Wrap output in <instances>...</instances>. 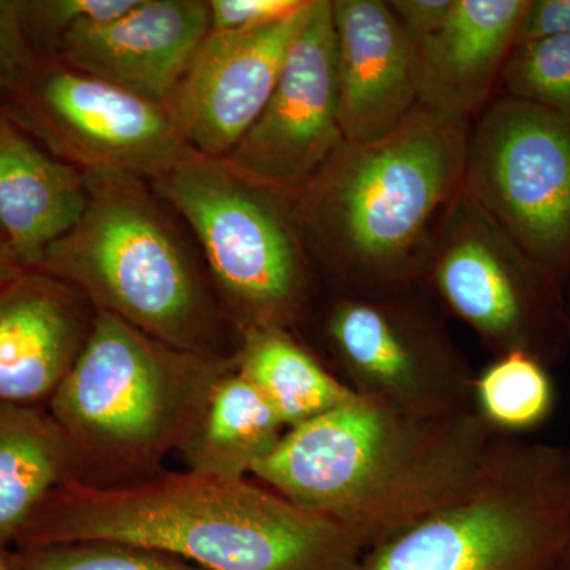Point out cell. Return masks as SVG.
I'll list each match as a JSON object with an SVG mask.
<instances>
[{
  "label": "cell",
  "instance_id": "ba28073f",
  "mask_svg": "<svg viewBox=\"0 0 570 570\" xmlns=\"http://www.w3.org/2000/svg\"><path fill=\"white\" fill-rule=\"evenodd\" d=\"M417 285L493 356L521 352L549 367L568 355L560 279L524 253L463 187L431 235Z\"/></svg>",
  "mask_w": 570,
  "mask_h": 570
},
{
  "label": "cell",
  "instance_id": "5b68a950",
  "mask_svg": "<svg viewBox=\"0 0 570 570\" xmlns=\"http://www.w3.org/2000/svg\"><path fill=\"white\" fill-rule=\"evenodd\" d=\"M85 175V214L48 247L37 269L77 288L96 311L163 343L220 354L214 341L223 314L154 198L151 184L130 175Z\"/></svg>",
  "mask_w": 570,
  "mask_h": 570
},
{
  "label": "cell",
  "instance_id": "83f0119b",
  "mask_svg": "<svg viewBox=\"0 0 570 570\" xmlns=\"http://www.w3.org/2000/svg\"><path fill=\"white\" fill-rule=\"evenodd\" d=\"M455 0H390L389 7L414 45L439 31Z\"/></svg>",
  "mask_w": 570,
  "mask_h": 570
},
{
  "label": "cell",
  "instance_id": "4316f807",
  "mask_svg": "<svg viewBox=\"0 0 570 570\" xmlns=\"http://www.w3.org/2000/svg\"><path fill=\"white\" fill-rule=\"evenodd\" d=\"M309 0H209L212 31L234 32L265 28L288 20Z\"/></svg>",
  "mask_w": 570,
  "mask_h": 570
},
{
  "label": "cell",
  "instance_id": "52a82bcc",
  "mask_svg": "<svg viewBox=\"0 0 570 570\" xmlns=\"http://www.w3.org/2000/svg\"><path fill=\"white\" fill-rule=\"evenodd\" d=\"M149 184L204 247L217 306L236 332H294L313 317L321 279L291 198L195 151Z\"/></svg>",
  "mask_w": 570,
  "mask_h": 570
},
{
  "label": "cell",
  "instance_id": "30bf717a",
  "mask_svg": "<svg viewBox=\"0 0 570 570\" xmlns=\"http://www.w3.org/2000/svg\"><path fill=\"white\" fill-rule=\"evenodd\" d=\"M463 190L535 262L570 283V121L501 96L472 119Z\"/></svg>",
  "mask_w": 570,
  "mask_h": 570
},
{
  "label": "cell",
  "instance_id": "f546056e",
  "mask_svg": "<svg viewBox=\"0 0 570 570\" xmlns=\"http://www.w3.org/2000/svg\"><path fill=\"white\" fill-rule=\"evenodd\" d=\"M22 272H24V268L18 262L17 255L11 249L9 242H7L6 235L0 230V287Z\"/></svg>",
  "mask_w": 570,
  "mask_h": 570
},
{
  "label": "cell",
  "instance_id": "7402d4cb",
  "mask_svg": "<svg viewBox=\"0 0 570 570\" xmlns=\"http://www.w3.org/2000/svg\"><path fill=\"white\" fill-rule=\"evenodd\" d=\"M553 404L549 371L531 355L494 356L475 374L474 406L497 433L519 436L539 426L550 417Z\"/></svg>",
  "mask_w": 570,
  "mask_h": 570
},
{
  "label": "cell",
  "instance_id": "f1b7e54d",
  "mask_svg": "<svg viewBox=\"0 0 570 570\" xmlns=\"http://www.w3.org/2000/svg\"><path fill=\"white\" fill-rule=\"evenodd\" d=\"M570 33V0H528L515 47L527 41Z\"/></svg>",
  "mask_w": 570,
  "mask_h": 570
},
{
  "label": "cell",
  "instance_id": "3957f363",
  "mask_svg": "<svg viewBox=\"0 0 570 570\" xmlns=\"http://www.w3.org/2000/svg\"><path fill=\"white\" fill-rule=\"evenodd\" d=\"M472 119L415 105L393 132L344 142L294 198L328 294L385 296L417 287L442 214L463 187Z\"/></svg>",
  "mask_w": 570,
  "mask_h": 570
},
{
  "label": "cell",
  "instance_id": "d4e9b609",
  "mask_svg": "<svg viewBox=\"0 0 570 570\" xmlns=\"http://www.w3.org/2000/svg\"><path fill=\"white\" fill-rule=\"evenodd\" d=\"M138 0H20L26 36L31 45L58 51L67 33L116 20Z\"/></svg>",
  "mask_w": 570,
  "mask_h": 570
},
{
  "label": "cell",
  "instance_id": "e0dca14e",
  "mask_svg": "<svg viewBox=\"0 0 570 570\" xmlns=\"http://www.w3.org/2000/svg\"><path fill=\"white\" fill-rule=\"evenodd\" d=\"M528 0H455L439 31L415 45L419 104L474 119L515 47Z\"/></svg>",
  "mask_w": 570,
  "mask_h": 570
},
{
  "label": "cell",
  "instance_id": "2e32d148",
  "mask_svg": "<svg viewBox=\"0 0 570 570\" xmlns=\"http://www.w3.org/2000/svg\"><path fill=\"white\" fill-rule=\"evenodd\" d=\"M337 107L346 142L385 137L419 104L415 45L384 0H332Z\"/></svg>",
  "mask_w": 570,
  "mask_h": 570
},
{
  "label": "cell",
  "instance_id": "d6986e66",
  "mask_svg": "<svg viewBox=\"0 0 570 570\" xmlns=\"http://www.w3.org/2000/svg\"><path fill=\"white\" fill-rule=\"evenodd\" d=\"M285 431L272 404L232 366L214 382L179 453L194 474L246 479L275 450Z\"/></svg>",
  "mask_w": 570,
  "mask_h": 570
},
{
  "label": "cell",
  "instance_id": "6da1fadb",
  "mask_svg": "<svg viewBox=\"0 0 570 570\" xmlns=\"http://www.w3.org/2000/svg\"><path fill=\"white\" fill-rule=\"evenodd\" d=\"M108 540L202 570H362L366 547L258 480L174 472L126 485L70 480L14 539L18 547Z\"/></svg>",
  "mask_w": 570,
  "mask_h": 570
},
{
  "label": "cell",
  "instance_id": "603a6c76",
  "mask_svg": "<svg viewBox=\"0 0 570 570\" xmlns=\"http://www.w3.org/2000/svg\"><path fill=\"white\" fill-rule=\"evenodd\" d=\"M499 85L504 96L539 105L570 121V33L513 47Z\"/></svg>",
  "mask_w": 570,
  "mask_h": 570
},
{
  "label": "cell",
  "instance_id": "9c48e42d",
  "mask_svg": "<svg viewBox=\"0 0 570 570\" xmlns=\"http://www.w3.org/2000/svg\"><path fill=\"white\" fill-rule=\"evenodd\" d=\"M318 322L333 373L362 400L423 415L475 407L474 371L419 285L385 296L326 294Z\"/></svg>",
  "mask_w": 570,
  "mask_h": 570
},
{
  "label": "cell",
  "instance_id": "4dcf8cb0",
  "mask_svg": "<svg viewBox=\"0 0 570 570\" xmlns=\"http://www.w3.org/2000/svg\"><path fill=\"white\" fill-rule=\"evenodd\" d=\"M0 570H17L14 569L13 551L9 550V542L0 538Z\"/></svg>",
  "mask_w": 570,
  "mask_h": 570
},
{
  "label": "cell",
  "instance_id": "1f68e13d",
  "mask_svg": "<svg viewBox=\"0 0 570 570\" xmlns=\"http://www.w3.org/2000/svg\"><path fill=\"white\" fill-rule=\"evenodd\" d=\"M564 296H566V313H568V324H569V333H570V283L564 285Z\"/></svg>",
  "mask_w": 570,
  "mask_h": 570
},
{
  "label": "cell",
  "instance_id": "ffe728a7",
  "mask_svg": "<svg viewBox=\"0 0 570 570\" xmlns=\"http://www.w3.org/2000/svg\"><path fill=\"white\" fill-rule=\"evenodd\" d=\"M80 479L77 456L50 412L0 401V538L14 542L52 491Z\"/></svg>",
  "mask_w": 570,
  "mask_h": 570
},
{
  "label": "cell",
  "instance_id": "484cf974",
  "mask_svg": "<svg viewBox=\"0 0 570 570\" xmlns=\"http://www.w3.org/2000/svg\"><path fill=\"white\" fill-rule=\"evenodd\" d=\"M39 69L26 36L20 0H0V92L21 94Z\"/></svg>",
  "mask_w": 570,
  "mask_h": 570
},
{
  "label": "cell",
  "instance_id": "9a60e30c",
  "mask_svg": "<svg viewBox=\"0 0 570 570\" xmlns=\"http://www.w3.org/2000/svg\"><path fill=\"white\" fill-rule=\"evenodd\" d=\"M96 307L41 269L0 287V401L50 403L88 343Z\"/></svg>",
  "mask_w": 570,
  "mask_h": 570
},
{
  "label": "cell",
  "instance_id": "44dd1931",
  "mask_svg": "<svg viewBox=\"0 0 570 570\" xmlns=\"http://www.w3.org/2000/svg\"><path fill=\"white\" fill-rule=\"evenodd\" d=\"M238 336L232 352L236 373L264 395L287 430L362 400L292 330L266 326Z\"/></svg>",
  "mask_w": 570,
  "mask_h": 570
},
{
  "label": "cell",
  "instance_id": "ac0fdd59",
  "mask_svg": "<svg viewBox=\"0 0 570 570\" xmlns=\"http://www.w3.org/2000/svg\"><path fill=\"white\" fill-rule=\"evenodd\" d=\"M85 171L52 159L0 118V230L24 269L69 234L88 205Z\"/></svg>",
  "mask_w": 570,
  "mask_h": 570
},
{
  "label": "cell",
  "instance_id": "8fae6325",
  "mask_svg": "<svg viewBox=\"0 0 570 570\" xmlns=\"http://www.w3.org/2000/svg\"><path fill=\"white\" fill-rule=\"evenodd\" d=\"M18 96L32 129L82 171L151 183L193 153L163 105L59 61Z\"/></svg>",
  "mask_w": 570,
  "mask_h": 570
},
{
  "label": "cell",
  "instance_id": "7a4b0ae2",
  "mask_svg": "<svg viewBox=\"0 0 570 570\" xmlns=\"http://www.w3.org/2000/svg\"><path fill=\"white\" fill-rule=\"evenodd\" d=\"M498 434L475 407L423 415L356 400L285 431L250 478L370 550L466 497Z\"/></svg>",
  "mask_w": 570,
  "mask_h": 570
},
{
  "label": "cell",
  "instance_id": "5bb4252c",
  "mask_svg": "<svg viewBox=\"0 0 570 570\" xmlns=\"http://www.w3.org/2000/svg\"><path fill=\"white\" fill-rule=\"evenodd\" d=\"M209 31L204 0H138L116 20L67 33L56 55L167 108Z\"/></svg>",
  "mask_w": 570,
  "mask_h": 570
},
{
  "label": "cell",
  "instance_id": "7c38bea8",
  "mask_svg": "<svg viewBox=\"0 0 570 570\" xmlns=\"http://www.w3.org/2000/svg\"><path fill=\"white\" fill-rule=\"evenodd\" d=\"M344 142L332 0H313L264 110L220 160L250 183L294 200Z\"/></svg>",
  "mask_w": 570,
  "mask_h": 570
},
{
  "label": "cell",
  "instance_id": "4fadbf2b",
  "mask_svg": "<svg viewBox=\"0 0 570 570\" xmlns=\"http://www.w3.org/2000/svg\"><path fill=\"white\" fill-rule=\"evenodd\" d=\"M305 9L249 31H209L167 105L193 151L224 159L258 118L305 24Z\"/></svg>",
  "mask_w": 570,
  "mask_h": 570
},
{
  "label": "cell",
  "instance_id": "cb8c5ba5",
  "mask_svg": "<svg viewBox=\"0 0 570 570\" xmlns=\"http://www.w3.org/2000/svg\"><path fill=\"white\" fill-rule=\"evenodd\" d=\"M13 562L17 570H202L163 551L108 540L18 547Z\"/></svg>",
  "mask_w": 570,
  "mask_h": 570
},
{
  "label": "cell",
  "instance_id": "8992f818",
  "mask_svg": "<svg viewBox=\"0 0 570 570\" xmlns=\"http://www.w3.org/2000/svg\"><path fill=\"white\" fill-rule=\"evenodd\" d=\"M362 570H570V449L498 434L474 489L371 547Z\"/></svg>",
  "mask_w": 570,
  "mask_h": 570
},
{
  "label": "cell",
  "instance_id": "277c9868",
  "mask_svg": "<svg viewBox=\"0 0 570 570\" xmlns=\"http://www.w3.org/2000/svg\"><path fill=\"white\" fill-rule=\"evenodd\" d=\"M232 354L184 351L97 311L88 343L48 403L81 482L156 475L179 452Z\"/></svg>",
  "mask_w": 570,
  "mask_h": 570
}]
</instances>
